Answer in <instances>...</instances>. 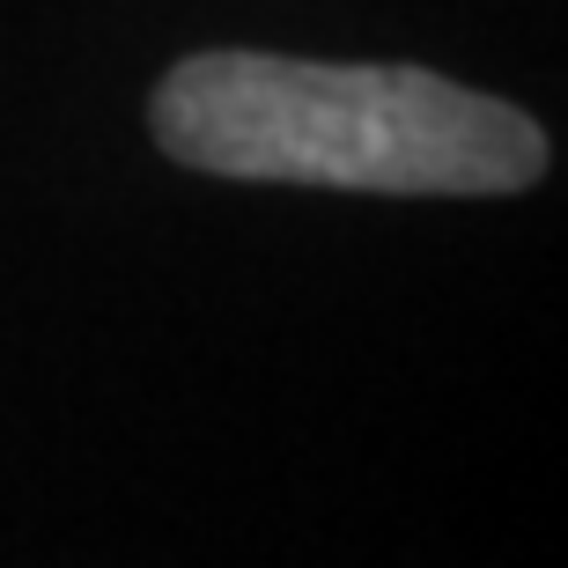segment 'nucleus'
<instances>
[{"instance_id": "nucleus-1", "label": "nucleus", "mask_w": 568, "mask_h": 568, "mask_svg": "<svg viewBox=\"0 0 568 568\" xmlns=\"http://www.w3.org/2000/svg\"><path fill=\"white\" fill-rule=\"evenodd\" d=\"M155 148L207 178L495 200L547 170L531 111L428 67H339L281 52H192L148 97Z\"/></svg>"}]
</instances>
